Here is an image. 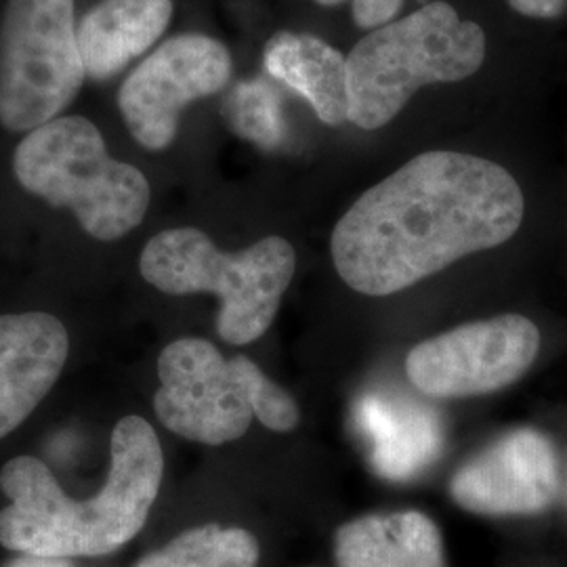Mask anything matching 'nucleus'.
<instances>
[{
	"label": "nucleus",
	"instance_id": "2",
	"mask_svg": "<svg viewBox=\"0 0 567 567\" xmlns=\"http://www.w3.org/2000/svg\"><path fill=\"white\" fill-rule=\"evenodd\" d=\"M110 471L100 494L74 501L51 468L18 456L0 471L9 507L0 511V545L16 553L72 559L124 547L145 526L163 486L161 440L142 416H124L112 431Z\"/></svg>",
	"mask_w": 567,
	"mask_h": 567
},
{
	"label": "nucleus",
	"instance_id": "5",
	"mask_svg": "<svg viewBox=\"0 0 567 567\" xmlns=\"http://www.w3.org/2000/svg\"><path fill=\"white\" fill-rule=\"evenodd\" d=\"M158 379L156 416L168 431L196 444L236 442L255 416L276 433L301 423L299 404L284 386L246 355L227 360L204 339L185 337L166 344L158 358Z\"/></svg>",
	"mask_w": 567,
	"mask_h": 567
},
{
	"label": "nucleus",
	"instance_id": "15",
	"mask_svg": "<svg viewBox=\"0 0 567 567\" xmlns=\"http://www.w3.org/2000/svg\"><path fill=\"white\" fill-rule=\"evenodd\" d=\"M259 543L243 527L217 524L185 529L135 567H257Z\"/></svg>",
	"mask_w": 567,
	"mask_h": 567
},
{
	"label": "nucleus",
	"instance_id": "14",
	"mask_svg": "<svg viewBox=\"0 0 567 567\" xmlns=\"http://www.w3.org/2000/svg\"><path fill=\"white\" fill-rule=\"evenodd\" d=\"M267 74L311 103L324 124L349 121V72L339 49L313 34L280 32L265 44Z\"/></svg>",
	"mask_w": 567,
	"mask_h": 567
},
{
	"label": "nucleus",
	"instance_id": "7",
	"mask_svg": "<svg viewBox=\"0 0 567 567\" xmlns=\"http://www.w3.org/2000/svg\"><path fill=\"white\" fill-rule=\"evenodd\" d=\"M86 79L74 0H7L0 25V124L32 133L60 118Z\"/></svg>",
	"mask_w": 567,
	"mask_h": 567
},
{
	"label": "nucleus",
	"instance_id": "9",
	"mask_svg": "<svg viewBox=\"0 0 567 567\" xmlns=\"http://www.w3.org/2000/svg\"><path fill=\"white\" fill-rule=\"evenodd\" d=\"M231 55L224 42L182 34L163 42L124 81L118 107L126 128L150 152H163L177 137L189 103L219 93L231 79Z\"/></svg>",
	"mask_w": 567,
	"mask_h": 567
},
{
	"label": "nucleus",
	"instance_id": "12",
	"mask_svg": "<svg viewBox=\"0 0 567 567\" xmlns=\"http://www.w3.org/2000/svg\"><path fill=\"white\" fill-rule=\"evenodd\" d=\"M173 18V0H102L79 21L84 72L105 82L152 49Z\"/></svg>",
	"mask_w": 567,
	"mask_h": 567
},
{
	"label": "nucleus",
	"instance_id": "1",
	"mask_svg": "<svg viewBox=\"0 0 567 567\" xmlns=\"http://www.w3.org/2000/svg\"><path fill=\"white\" fill-rule=\"evenodd\" d=\"M526 200L505 166L463 152H425L364 192L334 225L337 274L365 297H389L468 255L511 240Z\"/></svg>",
	"mask_w": 567,
	"mask_h": 567
},
{
	"label": "nucleus",
	"instance_id": "18",
	"mask_svg": "<svg viewBox=\"0 0 567 567\" xmlns=\"http://www.w3.org/2000/svg\"><path fill=\"white\" fill-rule=\"evenodd\" d=\"M508 4L534 20H555L566 11L567 0H508Z\"/></svg>",
	"mask_w": 567,
	"mask_h": 567
},
{
	"label": "nucleus",
	"instance_id": "6",
	"mask_svg": "<svg viewBox=\"0 0 567 567\" xmlns=\"http://www.w3.org/2000/svg\"><path fill=\"white\" fill-rule=\"evenodd\" d=\"M13 173L30 194L70 208L102 243L140 227L152 198L142 171L114 161L100 128L82 116H60L28 133L13 154Z\"/></svg>",
	"mask_w": 567,
	"mask_h": 567
},
{
	"label": "nucleus",
	"instance_id": "3",
	"mask_svg": "<svg viewBox=\"0 0 567 567\" xmlns=\"http://www.w3.org/2000/svg\"><path fill=\"white\" fill-rule=\"evenodd\" d=\"M486 60V32L447 2L372 30L349 58V121L377 131L425 84L465 81Z\"/></svg>",
	"mask_w": 567,
	"mask_h": 567
},
{
	"label": "nucleus",
	"instance_id": "11",
	"mask_svg": "<svg viewBox=\"0 0 567 567\" xmlns=\"http://www.w3.org/2000/svg\"><path fill=\"white\" fill-rule=\"evenodd\" d=\"M68 330L55 316H0V440L16 431L58 383Z\"/></svg>",
	"mask_w": 567,
	"mask_h": 567
},
{
	"label": "nucleus",
	"instance_id": "13",
	"mask_svg": "<svg viewBox=\"0 0 567 567\" xmlns=\"http://www.w3.org/2000/svg\"><path fill=\"white\" fill-rule=\"evenodd\" d=\"M337 567H446L442 532L421 511L364 515L334 534Z\"/></svg>",
	"mask_w": 567,
	"mask_h": 567
},
{
	"label": "nucleus",
	"instance_id": "19",
	"mask_svg": "<svg viewBox=\"0 0 567 567\" xmlns=\"http://www.w3.org/2000/svg\"><path fill=\"white\" fill-rule=\"evenodd\" d=\"M4 567H72L68 559H55V557H39V555H25L20 553L18 559Z\"/></svg>",
	"mask_w": 567,
	"mask_h": 567
},
{
	"label": "nucleus",
	"instance_id": "10",
	"mask_svg": "<svg viewBox=\"0 0 567 567\" xmlns=\"http://www.w3.org/2000/svg\"><path fill=\"white\" fill-rule=\"evenodd\" d=\"M561 492L557 447L538 429H513L468 458L450 480L461 508L486 517L538 515Z\"/></svg>",
	"mask_w": 567,
	"mask_h": 567
},
{
	"label": "nucleus",
	"instance_id": "16",
	"mask_svg": "<svg viewBox=\"0 0 567 567\" xmlns=\"http://www.w3.org/2000/svg\"><path fill=\"white\" fill-rule=\"evenodd\" d=\"M229 105V121L238 135L265 145H269L276 135H280L274 93L265 89L264 84H244L236 89Z\"/></svg>",
	"mask_w": 567,
	"mask_h": 567
},
{
	"label": "nucleus",
	"instance_id": "4",
	"mask_svg": "<svg viewBox=\"0 0 567 567\" xmlns=\"http://www.w3.org/2000/svg\"><path fill=\"white\" fill-rule=\"evenodd\" d=\"M140 269L145 282L166 295H217L219 337L225 343L248 344L274 324L297 269V252L280 236L224 252L200 229L177 227L145 244Z\"/></svg>",
	"mask_w": 567,
	"mask_h": 567
},
{
	"label": "nucleus",
	"instance_id": "17",
	"mask_svg": "<svg viewBox=\"0 0 567 567\" xmlns=\"http://www.w3.org/2000/svg\"><path fill=\"white\" fill-rule=\"evenodd\" d=\"M324 7L339 4L343 0H316ZM404 0H353V20L362 30H379L398 16Z\"/></svg>",
	"mask_w": 567,
	"mask_h": 567
},
{
	"label": "nucleus",
	"instance_id": "8",
	"mask_svg": "<svg viewBox=\"0 0 567 567\" xmlns=\"http://www.w3.org/2000/svg\"><path fill=\"white\" fill-rule=\"evenodd\" d=\"M540 351V332L524 316H498L456 326L414 344L405 377L426 398L463 400L519 381Z\"/></svg>",
	"mask_w": 567,
	"mask_h": 567
}]
</instances>
